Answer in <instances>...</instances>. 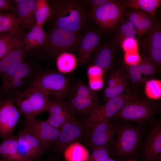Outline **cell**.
Listing matches in <instances>:
<instances>
[{"label":"cell","mask_w":161,"mask_h":161,"mask_svg":"<svg viewBox=\"0 0 161 161\" xmlns=\"http://www.w3.org/2000/svg\"><path fill=\"white\" fill-rule=\"evenodd\" d=\"M69 97L66 103L76 117L77 115L86 117L95 112L102 105L98 98L71 95Z\"/></svg>","instance_id":"cell-19"},{"label":"cell","mask_w":161,"mask_h":161,"mask_svg":"<svg viewBox=\"0 0 161 161\" xmlns=\"http://www.w3.org/2000/svg\"><path fill=\"white\" fill-rule=\"evenodd\" d=\"M41 161H42V160H41Z\"/></svg>","instance_id":"cell-52"},{"label":"cell","mask_w":161,"mask_h":161,"mask_svg":"<svg viewBox=\"0 0 161 161\" xmlns=\"http://www.w3.org/2000/svg\"><path fill=\"white\" fill-rule=\"evenodd\" d=\"M23 0H13V1L17 6L18 4L21 2Z\"/></svg>","instance_id":"cell-47"},{"label":"cell","mask_w":161,"mask_h":161,"mask_svg":"<svg viewBox=\"0 0 161 161\" xmlns=\"http://www.w3.org/2000/svg\"><path fill=\"white\" fill-rule=\"evenodd\" d=\"M70 95L81 97L98 98L95 91L92 90L81 80L76 81L71 86Z\"/></svg>","instance_id":"cell-32"},{"label":"cell","mask_w":161,"mask_h":161,"mask_svg":"<svg viewBox=\"0 0 161 161\" xmlns=\"http://www.w3.org/2000/svg\"><path fill=\"white\" fill-rule=\"evenodd\" d=\"M143 10H135L127 13V16L129 20L131 23L137 33L140 27Z\"/></svg>","instance_id":"cell-39"},{"label":"cell","mask_w":161,"mask_h":161,"mask_svg":"<svg viewBox=\"0 0 161 161\" xmlns=\"http://www.w3.org/2000/svg\"><path fill=\"white\" fill-rule=\"evenodd\" d=\"M141 60L138 51L125 52L124 55L125 62L129 66L136 64Z\"/></svg>","instance_id":"cell-41"},{"label":"cell","mask_w":161,"mask_h":161,"mask_svg":"<svg viewBox=\"0 0 161 161\" xmlns=\"http://www.w3.org/2000/svg\"><path fill=\"white\" fill-rule=\"evenodd\" d=\"M88 127L77 118L68 121L60 129L59 136L52 147L55 153L61 154L69 145L83 139Z\"/></svg>","instance_id":"cell-9"},{"label":"cell","mask_w":161,"mask_h":161,"mask_svg":"<svg viewBox=\"0 0 161 161\" xmlns=\"http://www.w3.org/2000/svg\"><path fill=\"white\" fill-rule=\"evenodd\" d=\"M115 136V126L108 120L96 123L88 127L83 140L85 145L91 150L99 146H112Z\"/></svg>","instance_id":"cell-8"},{"label":"cell","mask_w":161,"mask_h":161,"mask_svg":"<svg viewBox=\"0 0 161 161\" xmlns=\"http://www.w3.org/2000/svg\"><path fill=\"white\" fill-rule=\"evenodd\" d=\"M69 78L61 72H45L35 77L29 86L38 88L49 95H54L56 99L64 100L70 84Z\"/></svg>","instance_id":"cell-5"},{"label":"cell","mask_w":161,"mask_h":161,"mask_svg":"<svg viewBox=\"0 0 161 161\" xmlns=\"http://www.w3.org/2000/svg\"><path fill=\"white\" fill-rule=\"evenodd\" d=\"M126 68L129 79L132 83L135 85L143 83L147 77L153 76L157 69L150 59L145 56L141 58L138 64L128 66Z\"/></svg>","instance_id":"cell-20"},{"label":"cell","mask_w":161,"mask_h":161,"mask_svg":"<svg viewBox=\"0 0 161 161\" xmlns=\"http://www.w3.org/2000/svg\"><path fill=\"white\" fill-rule=\"evenodd\" d=\"M125 8L131 7L143 11L155 19V12L161 4L160 0H126L122 1Z\"/></svg>","instance_id":"cell-28"},{"label":"cell","mask_w":161,"mask_h":161,"mask_svg":"<svg viewBox=\"0 0 161 161\" xmlns=\"http://www.w3.org/2000/svg\"><path fill=\"white\" fill-rule=\"evenodd\" d=\"M116 137L112 145L113 152L121 156H129L136 150L142 137L141 129L135 126H115Z\"/></svg>","instance_id":"cell-6"},{"label":"cell","mask_w":161,"mask_h":161,"mask_svg":"<svg viewBox=\"0 0 161 161\" xmlns=\"http://www.w3.org/2000/svg\"><path fill=\"white\" fill-rule=\"evenodd\" d=\"M32 72L31 65L24 61L9 70L0 78V97H9L13 92L16 97L20 92L19 90L22 86L25 78Z\"/></svg>","instance_id":"cell-7"},{"label":"cell","mask_w":161,"mask_h":161,"mask_svg":"<svg viewBox=\"0 0 161 161\" xmlns=\"http://www.w3.org/2000/svg\"><path fill=\"white\" fill-rule=\"evenodd\" d=\"M52 10L47 0H37L35 11L36 24L42 27L50 18Z\"/></svg>","instance_id":"cell-30"},{"label":"cell","mask_w":161,"mask_h":161,"mask_svg":"<svg viewBox=\"0 0 161 161\" xmlns=\"http://www.w3.org/2000/svg\"><path fill=\"white\" fill-rule=\"evenodd\" d=\"M48 112L50 115H66L75 116L66 102L56 99L50 100Z\"/></svg>","instance_id":"cell-33"},{"label":"cell","mask_w":161,"mask_h":161,"mask_svg":"<svg viewBox=\"0 0 161 161\" xmlns=\"http://www.w3.org/2000/svg\"><path fill=\"white\" fill-rule=\"evenodd\" d=\"M21 114L13 98H3L0 104V137L2 140L13 134Z\"/></svg>","instance_id":"cell-14"},{"label":"cell","mask_w":161,"mask_h":161,"mask_svg":"<svg viewBox=\"0 0 161 161\" xmlns=\"http://www.w3.org/2000/svg\"><path fill=\"white\" fill-rule=\"evenodd\" d=\"M18 140V154L23 161H41L45 153L39 140L23 128L15 135Z\"/></svg>","instance_id":"cell-13"},{"label":"cell","mask_w":161,"mask_h":161,"mask_svg":"<svg viewBox=\"0 0 161 161\" xmlns=\"http://www.w3.org/2000/svg\"><path fill=\"white\" fill-rule=\"evenodd\" d=\"M28 51L24 45L12 48L0 61V78L11 69L24 61L26 54Z\"/></svg>","instance_id":"cell-22"},{"label":"cell","mask_w":161,"mask_h":161,"mask_svg":"<svg viewBox=\"0 0 161 161\" xmlns=\"http://www.w3.org/2000/svg\"><path fill=\"white\" fill-rule=\"evenodd\" d=\"M76 117L74 115H49L46 121L52 126L60 128L66 122Z\"/></svg>","instance_id":"cell-38"},{"label":"cell","mask_w":161,"mask_h":161,"mask_svg":"<svg viewBox=\"0 0 161 161\" xmlns=\"http://www.w3.org/2000/svg\"><path fill=\"white\" fill-rule=\"evenodd\" d=\"M3 99L2 98L0 97V104L1 102L2 101Z\"/></svg>","instance_id":"cell-49"},{"label":"cell","mask_w":161,"mask_h":161,"mask_svg":"<svg viewBox=\"0 0 161 161\" xmlns=\"http://www.w3.org/2000/svg\"><path fill=\"white\" fill-rule=\"evenodd\" d=\"M115 47L111 41L101 43L95 52L92 59V65L100 68L104 75H106L113 68L115 51Z\"/></svg>","instance_id":"cell-17"},{"label":"cell","mask_w":161,"mask_h":161,"mask_svg":"<svg viewBox=\"0 0 161 161\" xmlns=\"http://www.w3.org/2000/svg\"><path fill=\"white\" fill-rule=\"evenodd\" d=\"M18 143L13 134L0 143V159L2 161H23L18 151Z\"/></svg>","instance_id":"cell-24"},{"label":"cell","mask_w":161,"mask_h":161,"mask_svg":"<svg viewBox=\"0 0 161 161\" xmlns=\"http://www.w3.org/2000/svg\"><path fill=\"white\" fill-rule=\"evenodd\" d=\"M63 152L67 161H88L89 157L86 147L78 141L69 145Z\"/></svg>","instance_id":"cell-27"},{"label":"cell","mask_w":161,"mask_h":161,"mask_svg":"<svg viewBox=\"0 0 161 161\" xmlns=\"http://www.w3.org/2000/svg\"><path fill=\"white\" fill-rule=\"evenodd\" d=\"M109 0H86L87 4L91 6L90 9L97 7L108 1Z\"/></svg>","instance_id":"cell-46"},{"label":"cell","mask_w":161,"mask_h":161,"mask_svg":"<svg viewBox=\"0 0 161 161\" xmlns=\"http://www.w3.org/2000/svg\"><path fill=\"white\" fill-rule=\"evenodd\" d=\"M0 161H2L0 159Z\"/></svg>","instance_id":"cell-51"},{"label":"cell","mask_w":161,"mask_h":161,"mask_svg":"<svg viewBox=\"0 0 161 161\" xmlns=\"http://www.w3.org/2000/svg\"><path fill=\"white\" fill-rule=\"evenodd\" d=\"M111 41L116 47L120 46L123 40L129 38H136V32L131 23L125 18L116 27Z\"/></svg>","instance_id":"cell-26"},{"label":"cell","mask_w":161,"mask_h":161,"mask_svg":"<svg viewBox=\"0 0 161 161\" xmlns=\"http://www.w3.org/2000/svg\"><path fill=\"white\" fill-rule=\"evenodd\" d=\"M57 67L61 73H67L72 71L77 64V60L72 53L66 52H63L57 57Z\"/></svg>","instance_id":"cell-31"},{"label":"cell","mask_w":161,"mask_h":161,"mask_svg":"<svg viewBox=\"0 0 161 161\" xmlns=\"http://www.w3.org/2000/svg\"><path fill=\"white\" fill-rule=\"evenodd\" d=\"M87 73L89 78L102 77L103 75V71L100 68L92 64L88 67Z\"/></svg>","instance_id":"cell-43"},{"label":"cell","mask_w":161,"mask_h":161,"mask_svg":"<svg viewBox=\"0 0 161 161\" xmlns=\"http://www.w3.org/2000/svg\"><path fill=\"white\" fill-rule=\"evenodd\" d=\"M134 97L130 93L126 92L110 98L95 112L86 117L82 121L89 127L96 123L109 120L126 103Z\"/></svg>","instance_id":"cell-12"},{"label":"cell","mask_w":161,"mask_h":161,"mask_svg":"<svg viewBox=\"0 0 161 161\" xmlns=\"http://www.w3.org/2000/svg\"><path fill=\"white\" fill-rule=\"evenodd\" d=\"M15 7L11 3L10 1L7 0H0V13L4 11L13 12L16 11Z\"/></svg>","instance_id":"cell-45"},{"label":"cell","mask_w":161,"mask_h":161,"mask_svg":"<svg viewBox=\"0 0 161 161\" xmlns=\"http://www.w3.org/2000/svg\"><path fill=\"white\" fill-rule=\"evenodd\" d=\"M22 38L21 29L17 31L2 33L0 36V61L12 48L21 44Z\"/></svg>","instance_id":"cell-25"},{"label":"cell","mask_w":161,"mask_h":161,"mask_svg":"<svg viewBox=\"0 0 161 161\" xmlns=\"http://www.w3.org/2000/svg\"><path fill=\"white\" fill-rule=\"evenodd\" d=\"M47 33L46 42L41 49L46 55L51 57L77 49L82 38L79 34L55 27Z\"/></svg>","instance_id":"cell-4"},{"label":"cell","mask_w":161,"mask_h":161,"mask_svg":"<svg viewBox=\"0 0 161 161\" xmlns=\"http://www.w3.org/2000/svg\"><path fill=\"white\" fill-rule=\"evenodd\" d=\"M128 85L126 78L121 81L112 86H106L104 89L103 96L107 100L110 98L126 93Z\"/></svg>","instance_id":"cell-34"},{"label":"cell","mask_w":161,"mask_h":161,"mask_svg":"<svg viewBox=\"0 0 161 161\" xmlns=\"http://www.w3.org/2000/svg\"><path fill=\"white\" fill-rule=\"evenodd\" d=\"M141 42L142 52L156 66L161 65V29L155 20L151 29L145 35Z\"/></svg>","instance_id":"cell-15"},{"label":"cell","mask_w":161,"mask_h":161,"mask_svg":"<svg viewBox=\"0 0 161 161\" xmlns=\"http://www.w3.org/2000/svg\"><path fill=\"white\" fill-rule=\"evenodd\" d=\"M155 109L151 104L134 97L126 103L113 117L116 119L143 123L150 118Z\"/></svg>","instance_id":"cell-10"},{"label":"cell","mask_w":161,"mask_h":161,"mask_svg":"<svg viewBox=\"0 0 161 161\" xmlns=\"http://www.w3.org/2000/svg\"><path fill=\"white\" fill-rule=\"evenodd\" d=\"M84 30V35L77 48L79 61L83 65L89 63L102 39V34L98 30L86 27Z\"/></svg>","instance_id":"cell-16"},{"label":"cell","mask_w":161,"mask_h":161,"mask_svg":"<svg viewBox=\"0 0 161 161\" xmlns=\"http://www.w3.org/2000/svg\"><path fill=\"white\" fill-rule=\"evenodd\" d=\"M120 46L125 52L138 51V41L137 38H129L123 40Z\"/></svg>","instance_id":"cell-40"},{"label":"cell","mask_w":161,"mask_h":161,"mask_svg":"<svg viewBox=\"0 0 161 161\" xmlns=\"http://www.w3.org/2000/svg\"><path fill=\"white\" fill-rule=\"evenodd\" d=\"M155 20L151 15L143 11L141 26L137 36L139 38L145 36L152 28Z\"/></svg>","instance_id":"cell-37"},{"label":"cell","mask_w":161,"mask_h":161,"mask_svg":"<svg viewBox=\"0 0 161 161\" xmlns=\"http://www.w3.org/2000/svg\"><path fill=\"white\" fill-rule=\"evenodd\" d=\"M107 161H118L116 160H115L111 159L110 158H109L108 159V160H107Z\"/></svg>","instance_id":"cell-48"},{"label":"cell","mask_w":161,"mask_h":161,"mask_svg":"<svg viewBox=\"0 0 161 161\" xmlns=\"http://www.w3.org/2000/svg\"><path fill=\"white\" fill-rule=\"evenodd\" d=\"M14 102L25 118L36 117L48 111L50 104L49 95L42 89L28 86L14 98Z\"/></svg>","instance_id":"cell-3"},{"label":"cell","mask_w":161,"mask_h":161,"mask_svg":"<svg viewBox=\"0 0 161 161\" xmlns=\"http://www.w3.org/2000/svg\"><path fill=\"white\" fill-rule=\"evenodd\" d=\"M48 33L43 27L35 25L28 32L26 33L24 38V45L27 50L41 48L45 45Z\"/></svg>","instance_id":"cell-23"},{"label":"cell","mask_w":161,"mask_h":161,"mask_svg":"<svg viewBox=\"0 0 161 161\" xmlns=\"http://www.w3.org/2000/svg\"><path fill=\"white\" fill-rule=\"evenodd\" d=\"M89 87L94 91L100 89L103 85L102 77L89 78Z\"/></svg>","instance_id":"cell-44"},{"label":"cell","mask_w":161,"mask_h":161,"mask_svg":"<svg viewBox=\"0 0 161 161\" xmlns=\"http://www.w3.org/2000/svg\"><path fill=\"white\" fill-rule=\"evenodd\" d=\"M161 152V124L156 123L149 131L143 150L146 161H156Z\"/></svg>","instance_id":"cell-18"},{"label":"cell","mask_w":161,"mask_h":161,"mask_svg":"<svg viewBox=\"0 0 161 161\" xmlns=\"http://www.w3.org/2000/svg\"><path fill=\"white\" fill-rule=\"evenodd\" d=\"M52 10L49 19L54 27L79 34L86 27L89 17L86 0L51 1Z\"/></svg>","instance_id":"cell-1"},{"label":"cell","mask_w":161,"mask_h":161,"mask_svg":"<svg viewBox=\"0 0 161 161\" xmlns=\"http://www.w3.org/2000/svg\"><path fill=\"white\" fill-rule=\"evenodd\" d=\"M145 92L149 98L154 100L161 97V81L152 79L147 81L145 83Z\"/></svg>","instance_id":"cell-35"},{"label":"cell","mask_w":161,"mask_h":161,"mask_svg":"<svg viewBox=\"0 0 161 161\" xmlns=\"http://www.w3.org/2000/svg\"><path fill=\"white\" fill-rule=\"evenodd\" d=\"M122 1L109 0L103 4L88 11L89 17L97 24L102 35H108L114 30L126 16Z\"/></svg>","instance_id":"cell-2"},{"label":"cell","mask_w":161,"mask_h":161,"mask_svg":"<svg viewBox=\"0 0 161 161\" xmlns=\"http://www.w3.org/2000/svg\"><path fill=\"white\" fill-rule=\"evenodd\" d=\"M20 23L17 16L12 12L0 13V32H12L20 30Z\"/></svg>","instance_id":"cell-29"},{"label":"cell","mask_w":161,"mask_h":161,"mask_svg":"<svg viewBox=\"0 0 161 161\" xmlns=\"http://www.w3.org/2000/svg\"><path fill=\"white\" fill-rule=\"evenodd\" d=\"M37 0H23L17 6L16 12L21 27L30 30L36 24L35 11Z\"/></svg>","instance_id":"cell-21"},{"label":"cell","mask_w":161,"mask_h":161,"mask_svg":"<svg viewBox=\"0 0 161 161\" xmlns=\"http://www.w3.org/2000/svg\"><path fill=\"white\" fill-rule=\"evenodd\" d=\"M126 78L119 70L112 71L107 78V86H112L123 80Z\"/></svg>","instance_id":"cell-42"},{"label":"cell","mask_w":161,"mask_h":161,"mask_svg":"<svg viewBox=\"0 0 161 161\" xmlns=\"http://www.w3.org/2000/svg\"><path fill=\"white\" fill-rule=\"evenodd\" d=\"M112 146L107 145L93 148L91 150L88 161H107L111 153Z\"/></svg>","instance_id":"cell-36"},{"label":"cell","mask_w":161,"mask_h":161,"mask_svg":"<svg viewBox=\"0 0 161 161\" xmlns=\"http://www.w3.org/2000/svg\"><path fill=\"white\" fill-rule=\"evenodd\" d=\"M2 33H0V35H1V34H2Z\"/></svg>","instance_id":"cell-50"},{"label":"cell","mask_w":161,"mask_h":161,"mask_svg":"<svg viewBox=\"0 0 161 161\" xmlns=\"http://www.w3.org/2000/svg\"><path fill=\"white\" fill-rule=\"evenodd\" d=\"M24 128L39 140L45 152L54 144L60 132V128L54 127L46 120L36 117L25 118Z\"/></svg>","instance_id":"cell-11"}]
</instances>
